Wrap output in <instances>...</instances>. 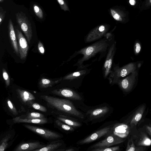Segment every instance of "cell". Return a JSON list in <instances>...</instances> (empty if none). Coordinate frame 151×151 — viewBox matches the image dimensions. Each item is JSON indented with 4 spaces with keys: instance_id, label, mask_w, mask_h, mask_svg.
<instances>
[{
    "instance_id": "obj_1",
    "label": "cell",
    "mask_w": 151,
    "mask_h": 151,
    "mask_svg": "<svg viewBox=\"0 0 151 151\" xmlns=\"http://www.w3.org/2000/svg\"><path fill=\"white\" fill-rule=\"evenodd\" d=\"M114 40V36L111 33L108 32L104 38L75 51L68 61H70L78 55H83V56L78 59L76 63L73 65L74 66H77V69L84 68L86 65L83 64L85 62L97 55L99 56L100 61L105 57L109 47Z\"/></svg>"
},
{
    "instance_id": "obj_2",
    "label": "cell",
    "mask_w": 151,
    "mask_h": 151,
    "mask_svg": "<svg viewBox=\"0 0 151 151\" xmlns=\"http://www.w3.org/2000/svg\"><path fill=\"white\" fill-rule=\"evenodd\" d=\"M40 97L50 107L62 113L81 119L84 117L83 114L69 100L46 95L41 96Z\"/></svg>"
},
{
    "instance_id": "obj_3",
    "label": "cell",
    "mask_w": 151,
    "mask_h": 151,
    "mask_svg": "<svg viewBox=\"0 0 151 151\" xmlns=\"http://www.w3.org/2000/svg\"><path fill=\"white\" fill-rule=\"evenodd\" d=\"M142 62L129 63L122 67L119 66V63L116 64L114 62L111 71L108 78L110 84H115L119 79L125 77L132 72L139 70Z\"/></svg>"
},
{
    "instance_id": "obj_4",
    "label": "cell",
    "mask_w": 151,
    "mask_h": 151,
    "mask_svg": "<svg viewBox=\"0 0 151 151\" xmlns=\"http://www.w3.org/2000/svg\"><path fill=\"white\" fill-rule=\"evenodd\" d=\"M90 65H86L83 68L77 69L75 71L69 73L63 77L62 80L68 81L73 86L79 85L85 76L90 73L91 69L87 68Z\"/></svg>"
},
{
    "instance_id": "obj_5",
    "label": "cell",
    "mask_w": 151,
    "mask_h": 151,
    "mask_svg": "<svg viewBox=\"0 0 151 151\" xmlns=\"http://www.w3.org/2000/svg\"><path fill=\"white\" fill-rule=\"evenodd\" d=\"M116 50V42L114 40L108 48L102 66L103 77L105 79L108 78L111 71Z\"/></svg>"
},
{
    "instance_id": "obj_6",
    "label": "cell",
    "mask_w": 151,
    "mask_h": 151,
    "mask_svg": "<svg viewBox=\"0 0 151 151\" xmlns=\"http://www.w3.org/2000/svg\"><path fill=\"white\" fill-rule=\"evenodd\" d=\"M16 17L17 23L26 36L28 42L30 44L32 35L31 23L25 14L22 12L17 13Z\"/></svg>"
},
{
    "instance_id": "obj_7",
    "label": "cell",
    "mask_w": 151,
    "mask_h": 151,
    "mask_svg": "<svg viewBox=\"0 0 151 151\" xmlns=\"http://www.w3.org/2000/svg\"><path fill=\"white\" fill-rule=\"evenodd\" d=\"M109 27L107 25H101L91 30L84 38L85 43L99 40L105 37L107 33Z\"/></svg>"
},
{
    "instance_id": "obj_8",
    "label": "cell",
    "mask_w": 151,
    "mask_h": 151,
    "mask_svg": "<svg viewBox=\"0 0 151 151\" xmlns=\"http://www.w3.org/2000/svg\"><path fill=\"white\" fill-rule=\"evenodd\" d=\"M139 70H136L127 76L118 79L115 84H117L124 91L130 90L138 81Z\"/></svg>"
},
{
    "instance_id": "obj_9",
    "label": "cell",
    "mask_w": 151,
    "mask_h": 151,
    "mask_svg": "<svg viewBox=\"0 0 151 151\" xmlns=\"http://www.w3.org/2000/svg\"><path fill=\"white\" fill-rule=\"evenodd\" d=\"M123 141L120 137L112 133L104 140L92 145L90 148L93 149L110 147L119 144Z\"/></svg>"
},
{
    "instance_id": "obj_10",
    "label": "cell",
    "mask_w": 151,
    "mask_h": 151,
    "mask_svg": "<svg viewBox=\"0 0 151 151\" xmlns=\"http://www.w3.org/2000/svg\"><path fill=\"white\" fill-rule=\"evenodd\" d=\"M24 125L27 129L47 139H54L61 137L58 133L50 130L30 125Z\"/></svg>"
},
{
    "instance_id": "obj_11",
    "label": "cell",
    "mask_w": 151,
    "mask_h": 151,
    "mask_svg": "<svg viewBox=\"0 0 151 151\" xmlns=\"http://www.w3.org/2000/svg\"><path fill=\"white\" fill-rule=\"evenodd\" d=\"M112 127L109 126L102 128L89 135L87 137L78 141L77 144L82 145L93 142L111 132Z\"/></svg>"
},
{
    "instance_id": "obj_12",
    "label": "cell",
    "mask_w": 151,
    "mask_h": 151,
    "mask_svg": "<svg viewBox=\"0 0 151 151\" xmlns=\"http://www.w3.org/2000/svg\"><path fill=\"white\" fill-rule=\"evenodd\" d=\"M16 32L20 58L22 60H24L27 57L29 50V45L21 32L17 29H16Z\"/></svg>"
},
{
    "instance_id": "obj_13",
    "label": "cell",
    "mask_w": 151,
    "mask_h": 151,
    "mask_svg": "<svg viewBox=\"0 0 151 151\" xmlns=\"http://www.w3.org/2000/svg\"><path fill=\"white\" fill-rule=\"evenodd\" d=\"M52 93L55 95L73 100H82V98L79 93L74 90L69 88H64L55 89L52 91Z\"/></svg>"
},
{
    "instance_id": "obj_14",
    "label": "cell",
    "mask_w": 151,
    "mask_h": 151,
    "mask_svg": "<svg viewBox=\"0 0 151 151\" xmlns=\"http://www.w3.org/2000/svg\"><path fill=\"white\" fill-rule=\"evenodd\" d=\"M45 146L39 142H29L20 145L14 151H33L34 150L41 148Z\"/></svg>"
},
{
    "instance_id": "obj_15",
    "label": "cell",
    "mask_w": 151,
    "mask_h": 151,
    "mask_svg": "<svg viewBox=\"0 0 151 151\" xmlns=\"http://www.w3.org/2000/svg\"><path fill=\"white\" fill-rule=\"evenodd\" d=\"M109 108L107 106L100 107L93 109L88 111L89 119L92 120L103 117L109 112Z\"/></svg>"
},
{
    "instance_id": "obj_16",
    "label": "cell",
    "mask_w": 151,
    "mask_h": 151,
    "mask_svg": "<svg viewBox=\"0 0 151 151\" xmlns=\"http://www.w3.org/2000/svg\"><path fill=\"white\" fill-rule=\"evenodd\" d=\"M8 28L9 35L12 45L16 53L18 55L19 53L18 43L13 23L11 19L9 20Z\"/></svg>"
},
{
    "instance_id": "obj_17",
    "label": "cell",
    "mask_w": 151,
    "mask_h": 151,
    "mask_svg": "<svg viewBox=\"0 0 151 151\" xmlns=\"http://www.w3.org/2000/svg\"><path fill=\"white\" fill-rule=\"evenodd\" d=\"M17 91L22 100L24 103L31 105L33 104V102L35 99V97L32 94L27 91L19 88L17 89Z\"/></svg>"
},
{
    "instance_id": "obj_18",
    "label": "cell",
    "mask_w": 151,
    "mask_h": 151,
    "mask_svg": "<svg viewBox=\"0 0 151 151\" xmlns=\"http://www.w3.org/2000/svg\"><path fill=\"white\" fill-rule=\"evenodd\" d=\"M14 123H26L39 124H42L47 123V120L45 118L40 119H29L26 118H22L17 117L13 119Z\"/></svg>"
},
{
    "instance_id": "obj_19",
    "label": "cell",
    "mask_w": 151,
    "mask_h": 151,
    "mask_svg": "<svg viewBox=\"0 0 151 151\" xmlns=\"http://www.w3.org/2000/svg\"><path fill=\"white\" fill-rule=\"evenodd\" d=\"M128 126L125 124L115 125L112 127V133L120 137H124L127 134Z\"/></svg>"
},
{
    "instance_id": "obj_20",
    "label": "cell",
    "mask_w": 151,
    "mask_h": 151,
    "mask_svg": "<svg viewBox=\"0 0 151 151\" xmlns=\"http://www.w3.org/2000/svg\"><path fill=\"white\" fill-rule=\"evenodd\" d=\"M57 119L63 123L72 126L73 127H79L81 126L79 122L74 119L64 115H60Z\"/></svg>"
},
{
    "instance_id": "obj_21",
    "label": "cell",
    "mask_w": 151,
    "mask_h": 151,
    "mask_svg": "<svg viewBox=\"0 0 151 151\" xmlns=\"http://www.w3.org/2000/svg\"><path fill=\"white\" fill-rule=\"evenodd\" d=\"M62 78L55 81H53L44 78H42L39 83L40 87L41 88H45L51 87L55 84L58 83L62 80Z\"/></svg>"
},
{
    "instance_id": "obj_22",
    "label": "cell",
    "mask_w": 151,
    "mask_h": 151,
    "mask_svg": "<svg viewBox=\"0 0 151 151\" xmlns=\"http://www.w3.org/2000/svg\"><path fill=\"white\" fill-rule=\"evenodd\" d=\"M61 145L62 143L59 142L55 141L41 148L34 150L33 151H56Z\"/></svg>"
},
{
    "instance_id": "obj_23",
    "label": "cell",
    "mask_w": 151,
    "mask_h": 151,
    "mask_svg": "<svg viewBox=\"0 0 151 151\" xmlns=\"http://www.w3.org/2000/svg\"><path fill=\"white\" fill-rule=\"evenodd\" d=\"M55 123L58 126L64 130L70 131H73L74 130L73 127L65 123L64 124L58 119L55 121Z\"/></svg>"
},
{
    "instance_id": "obj_24",
    "label": "cell",
    "mask_w": 151,
    "mask_h": 151,
    "mask_svg": "<svg viewBox=\"0 0 151 151\" xmlns=\"http://www.w3.org/2000/svg\"><path fill=\"white\" fill-rule=\"evenodd\" d=\"M142 48V44L138 40H136L134 43L133 50L135 55H138L140 53Z\"/></svg>"
},
{
    "instance_id": "obj_25",
    "label": "cell",
    "mask_w": 151,
    "mask_h": 151,
    "mask_svg": "<svg viewBox=\"0 0 151 151\" xmlns=\"http://www.w3.org/2000/svg\"><path fill=\"white\" fill-rule=\"evenodd\" d=\"M33 7L35 15L39 19H42L43 18V13L41 8L36 4H33Z\"/></svg>"
},
{
    "instance_id": "obj_26",
    "label": "cell",
    "mask_w": 151,
    "mask_h": 151,
    "mask_svg": "<svg viewBox=\"0 0 151 151\" xmlns=\"http://www.w3.org/2000/svg\"><path fill=\"white\" fill-rule=\"evenodd\" d=\"M29 119H40L45 118L44 116L40 113L32 112L28 114L26 118Z\"/></svg>"
},
{
    "instance_id": "obj_27",
    "label": "cell",
    "mask_w": 151,
    "mask_h": 151,
    "mask_svg": "<svg viewBox=\"0 0 151 151\" xmlns=\"http://www.w3.org/2000/svg\"><path fill=\"white\" fill-rule=\"evenodd\" d=\"M119 150L118 146L113 147H108L102 148H96L91 150L92 151H116Z\"/></svg>"
},
{
    "instance_id": "obj_28",
    "label": "cell",
    "mask_w": 151,
    "mask_h": 151,
    "mask_svg": "<svg viewBox=\"0 0 151 151\" xmlns=\"http://www.w3.org/2000/svg\"><path fill=\"white\" fill-rule=\"evenodd\" d=\"M2 75L3 78L5 81L6 87H8L10 84V79L9 76L5 69H2Z\"/></svg>"
},
{
    "instance_id": "obj_29",
    "label": "cell",
    "mask_w": 151,
    "mask_h": 151,
    "mask_svg": "<svg viewBox=\"0 0 151 151\" xmlns=\"http://www.w3.org/2000/svg\"><path fill=\"white\" fill-rule=\"evenodd\" d=\"M9 139L8 137H6L1 141L0 145V151H4L8 146L7 142Z\"/></svg>"
},
{
    "instance_id": "obj_30",
    "label": "cell",
    "mask_w": 151,
    "mask_h": 151,
    "mask_svg": "<svg viewBox=\"0 0 151 151\" xmlns=\"http://www.w3.org/2000/svg\"><path fill=\"white\" fill-rule=\"evenodd\" d=\"M110 12L113 18L117 21H122V18L121 16L116 11L113 9H111Z\"/></svg>"
},
{
    "instance_id": "obj_31",
    "label": "cell",
    "mask_w": 151,
    "mask_h": 151,
    "mask_svg": "<svg viewBox=\"0 0 151 151\" xmlns=\"http://www.w3.org/2000/svg\"><path fill=\"white\" fill-rule=\"evenodd\" d=\"M32 105V107L36 109L43 112H46L47 111V109L45 107L40 105L36 103H33Z\"/></svg>"
},
{
    "instance_id": "obj_32",
    "label": "cell",
    "mask_w": 151,
    "mask_h": 151,
    "mask_svg": "<svg viewBox=\"0 0 151 151\" xmlns=\"http://www.w3.org/2000/svg\"><path fill=\"white\" fill-rule=\"evenodd\" d=\"M7 102L9 108L12 113L15 115H17V111L11 101L9 99H8Z\"/></svg>"
},
{
    "instance_id": "obj_33",
    "label": "cell",
    "mask_w": 151,
    "mask_h": 151,
    "mask_svg": "<svg viewBox=\"0 0 151 151\" xmlns=\"http://www.w3.org/2000/svg\"><path fill=\"white\" fill-rule=\"evenodd\" d=\"M60 5L61 9L64 11H69L66 3L64 0H56Z\"/></svg>"
},
{
    "instance_id": "obj_34",
    "label": "cell",
    "mask_w": 151,
    "mask_h": 151,
    "mask_svg": "<svg viewBox=\"0 0 151 151\" xmlns=\"http://www.w3.org/2000/svg\"><path fill=\"white\" fill-rule=\"evenodd\" d=\"M6 11L4 10L1 7L0 8V25H1L2 23L5 18Z\"/></svg>"
},
{
    "instance_id": "obj_35",
    "label": "cell",
    "mask_w": 151,
    "mask_h": 151,
    "mask_svg": "<svg viewBox=\"0 0 151 151\" xmlns=\"http://www.w3.org/2000/svg\"><path fill=\"white\" fill-rule=\"evenodd\" d=\"M38 49L40 53L42 54L45 53V49L42 43L39 41L38 45Z\"/></svg>"
},
{
    "instance_id": "obj_36",
    "label": "cell",
    "mask_w": 151,
    "mask_h": 151,
    "mask_svg": "<svg viewBox=\"0 0 151 151\" xmlns=\"http://www.w3.org/2000/svg\"><path fill=\"white\" fill-rule=\"evenodd\" d=\"M142 116V115L140 113L137 114L135 117V119L137 122L140 120Z\"/></svg>"
},
{
    "instance_id": "obj_37",
    "label": "cell",
    "mask_w": 151,
    "mask_h": 151,
    "mask_svg": "<svg viewBox=\"0 0 151 151\" xmlns=\"http://www.w3.org/2000/svg\"><path fill=\"white\" fill-rule=\"evenodd\" d=\"M144 144L147 145H150L151 144V140L149 139H147L144 141Z\"/></svg>"
},
{
    "instance_id": "obj_38",
    "label": "cell",
    "mask_w": 151,
    "mask_h": 151,
    "mask_svg": "<svg viewBox=\"0 0 151 151\" xmlns=\"http://www.w3.org/2000/svg\"><path fill=\"white\" fill-rule=\"evenodd\" d=\"M129 3L132 5H134L136 4L135 0H129Z\"/></svg>"
},
{
    "instance_id": "obj_39",
    "label": "cell",
    "mask_w": 151,
    "mask_h": 151,
    "mask_svg": "<svg viewBox=\"0 0 151 151\" xmlns=\"http://www.w3.org/2000/svg\"><path fill=\"white\" fill-rule=\"evenodd\" d=\"M135 150V148L133 147H130L128 150H127L128 151H134Z\"/></svg>"
},
{
    "instance_id": "obj_40",
    "label": "cell",
    "mask_w": 151,
    "mask_h": 151,
    "mask_svg": "<svg viewBox=\"0 0 151 151\" xmlns=\"http://www.w3.org/2000/svg\"><path fill=\"white\" fill-rule=\"evenodd\" d=\"M75 150L74 148H70L68 149H67L65 150L64 151H74Z\"/></svg>"
},
{
    "instance_id": "obj_41",
    "label": "cell",
    "mask_w": 151,
    "mask_h": 151,
    "mask_svg": "<svg viewBox=\"0 0 151 151\" xmlns=\"http://www.w3.org/2000/svg\"><path fill=\"white\" fill-rule=\"evenodd\" d=\"M4 0H0V2L1 3L3 2Z\"/></svg>"
},
{
    "instance_id": "obj_42",
    "label": "cell",
    "mask_w": 151,
    "mask_h": 151,
    "mask_svg": "<svg viewBox=\"0 0 151 151\" xmlns=\"http://www.w3.org/2000/svg\"><path fill=\"white\" fill-rule=\"evenodd\" d=\"M150 2L151 4V0H150Z\"/></svg>"
}]
</instances>
